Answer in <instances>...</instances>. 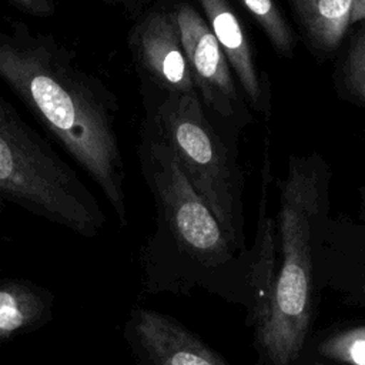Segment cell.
<instances>
[{
  "instance_id": "obj_17",
  "label": "cell",
  "mask_w": 365,
  "mask_h": 365,
  "mask_svg": "<svg viewBox=\"0 0 365 365\" xmlns=\"http://www.w3.org/2000/svg\"><path fill=\"white\" fill-rule=\"evenodd\" d=\"M106 6L118 9L128 16L137 19L140 14H143L147 9L151 0H100Z\"/></svg>"
},
{
  "instance_id": "obj_18",
  "label": "cell",
  "mask_w": 365,
  "mask_h": 365,
  "mask_svg": "<svg viewBox=\"0 0 365 365\" xmlns=\"http://www.w3.org/2000/svg\"><path fill=\"white\" fill-rule=\"evenodd\" d=\"M365 20V0H352L351 16H349V27L358 21Z\"/></svg>"
},
{
  "instance_id": "obj_12",
  "label": "cell",
  "mask_w": 365,
  "mask_h": 365,
  "mask_svg": "<svg viewBox=\"0 0 365 365\" xmlns=\"http://www.w3.org/2000/svg\"><path fill=\"white\" fill-rule=\"evenodd\" d=\"M298 358L332 365H365V322L334 324L314 331Z\"/></svg>"
},
{
  "instance_id": "obj_10",
  "label": "cell",
  "mask_w": 365,
  "mask_h": 365,
  "mask_svg": "<svg viewBox=\"0 0 365 365\" xmlns=\"http://www.w3.org/2000/svg\"><path fill=\"white\" fill-rule=\"evenodd\" d=\"M198 3L210 30L228 60L248 107L268 120L272 111L269 81L257 63L235 10L228 0H198Z\"/></svg>"
},
{
  "instance_id": "obj_7",
  "label": "cell",
  "mask_w": 365,
  "mask_h": 365,
  "mask_svg": "<svg viewBox=\"0 0 365 365\" xmlns=\"http://www.w3.org/2000/svg\"><path fill=\"white\" fill-rule=\"evenodd\" d=\"M128 47L143 97L197 94L170 0L150 6L135 19Z\"/></svg>"
},
{
  "instance_id": "obj_14",
  "label": "cell",
  "mask_w": 365,
  "mask_h": 365,
  "mask_svg": "<svg viewBox=\"0 0 365 365\" xmlns=\"http://www.w3.org/2000/svg\"><path fill=\"white\" fill-rule=\"evenodd\" d=\"M339 78L348 98L365 106V24L351 37L339 68Z\"/></svg>"
},
{
  "instance_id": "obj_9",
  "label": "cell",
  "mask_w": 365,
  "mask_h": 365,
  "mask_svg": "<svg viewBox=\"0 0 365 365\" xmlns=\"http://www.w3.org/2000/svg\"><path fill=\"white\" fill-rule=\"evenodd\" d=\"M130 341L140 365H230L200 335L171 315L138 308Z\"/></svg>"
},
{
  "instance_id": "obj_4",
  "label": "cell",
  "mask_w": 365,
  "mask_h": 365,
  "mask_svg": "<svg viewBox=\"0 0 365 365\" xmlns=\"http://www.w3.org/2000/svg\"><path fill=\"white\" fill-rule=\"evenodd\" d=\"M145 118L175 155L235 251L244 252L245 177L231 144L210 121L197 94L143 97Z\"/></svg>"
},
{
  "instance_id": "obj_11",
  "label": "cell",
  "mask_w": 365,
  "mask_h": 365,
  "mask_svg": "<svg viewBox=\"0 0 365 365\" xmlns=\"http://www.w3.org/2000/svg\"><path fill=\"white\" fill-rule=\"evenodd\" d=\"M315 53L329 56L341 44L348 27L352 0H288Z\"/></svg>"
},
{
  "instance_id": "obj_6",
  "label": "cell",
  "mask_w": 365,
  "mask_h": 365,
  "mask_svg": "<svg viewBox=\"0 0 365 365\" xmlns=\"http://www.w3.org/2000/svg\"><path fill=\"white\" fill-rule=\"evenodd\" d=\"M200 101L214 127L231 143L254 123L235 76L205 19L187 0H170Z\"/></svg>"
},
{
  "instance_id": "obj_8",
  "label": "cell",
  "mask_w": 365,
  "mask_h": 365,
  "mask_svg": "<svg viewBox=\"0 0 365 365\" xmlns=\"http://www.w3.org/2000/svg\"><path fill=\"white\" fill-rule=\"evenodd\" d=\"M319 291L336 292L345 304L365 308V184L359 188L358 218L325 217L314 248Z\"/></svg>"
},
{
  "instance_id": "obj_1",
  "label": "cell",
  "mask_w": 365,
  "mask_h": 365,
  "mask_svg": "<svg viewBox=\"0 0 365 365\" xmlns=\"http://www.w3.org/2000/svg\"><path fill=\"white\" fill-rule=\"evenodd\" d=\"M0 78L94 180L124 225L125 173L110 88L70 48L21 20L0 30Z\"/></svg>"
},
{
  "instance_id": "obj_13",
  "label": "cell",
  "mask_w": 365,
  "mask_h": 365,
  "mask_svg": "<svg viewBox=\"0 0 365 365\" xmlns=\"http://www.w3.org/2000/svg\"><path fill=\"white\" fill-rule=\"evenodd\" d=\"M261 27L274 50L282 57H291L297 36L275 0H238Z\"/></svg>"
},
{
  "instance_id": "obj_19",
  "label": "cell",
  "mask_w": 365,
  "mask_h": 365,
  "mask_svg": "<svg viewBox=\"0 0 365 365\" xmlns=\"http://www.w3.org/2000/svg\"><path fill=\"white\" fill-rule=\"evenodd\" d=\"M294 365H332L328 362H322L318 359H311V358H298Z\"/></svg>"
},
{
  "instance_id": "obj_3",
  "label": "cell",
  "mask_w": 365,
  "mask_h": 365,
  "mask_svg": "<svg viewBox=\"0 0 365 365\" xmlns=\"http://www.w3.org/2000/svg\"><path fill=\"white\" fill-rule=\"evenodd\" d=\"M331 170L318 154H291L278 180L277 267L261 321L252 328L258 365H294L314 332L319 288L314 248L317 230L329 215Z\"/></svg>"
},
{
  "instance_id": "obj_2",
  "label": "cell",
  "mask_w": 365,
  "mask_h": 365,
  "mask_svg": "<svg viewBox=\"0 0 365 365\" xmlns=\"http://www.w3.org/2000/svg\"><path fill=\"white\" fill-rule=\"evenodd\" d=\"M138 158L157 210V230L144 250L147 289L175 295L204 289L241 305L251 327L257 315L251 248L234 250L171 148L144 121Z\"/></svg>"
},
{
  "instance_id": "obj_16",
  "label": "cell",
  "mask_w": 365,
  "mask_h": 365,
  "mask_svg": "<svg viewBox=\"0 0 365 365\" xmlns=\"http://www.w3.org/2000/svg\"><path fill=\"white\" fill-rule=\"evenodd\" d=\"M19 10L36 16V17H51L56 13L54 0H10Z\"/></svg>"
},
{
  "instance_id": "obj_15",
  "label": "cell",
  "mask_w": 365,
  "mask_h": 365,
  "mask_svg": "<svg viewBox=\"0 0 365 365\" xmlns=\"http://www.w3.org/2000/svg\"><path fill=\"white\" fill-rule=\"evenodd\" d=\"M30 318V305L17 289L0 288V335L20 329Z\"/></svg>"
},
{
  "instance_id": "obj_5",
  "label": "cell",
  "mask_w": 365,
  "mask_h": 365,
  "mask_svg": "<svg viewBox=\"0 0 365 365\" xmlns=\"http://www.w3.org/2000/svg\"><path fill=\"white\" fill-rule=\"evenodd\" d=\"M6 201L83 234L104 221L78 174L0 94V207Z\"/></svg>"
}]
</instances>
